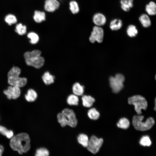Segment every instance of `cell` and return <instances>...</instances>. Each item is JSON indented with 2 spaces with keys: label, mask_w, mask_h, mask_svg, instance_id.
Masks as SVG:
<instances>
[{
  "label": "cell",
  "mask_w": 156,
  "mask_h": 156,
  "mask_svg": "<svg viewBox=\"0 0 156 156\" xmlns=\"http://www.w3.org/2000/svg\"><path fill=\"white\" fill-rule=\"evenodd\" d=\"M11 148L20 154L26 153L30 148V139L26 133H21L13 136L10 142Z\"/></svg>",
  "instance_id": "6da1fadb"
},
{
  "label": "cell",
  "mask_w": 156,
  "mask_h": 156,
  "mask_svg": "<svg viewBox=\"0 0 156 156\" xmlns=\"http://www.w3.org/2000/svg\"><path fill=\"white\" fill-rule=\"evenodd\" d=\"M41 53V51L38 50L25 52L24 57L26 64L36 68H41L44 63V59L40 56Z\"/></svg>",
  "instance_id": "7a4b0ae2"
},
{
  "label": "cell",
  "mask_w": 156,
  "mask_h": 156,
  "mask_svg": "<svg viewBox=\"0 0 156 156\" xmlns=\"http://www.w3.org/2000/svg\"><path fill=\"white\" fill-rule=\"evenodd\" d=\"M20 73L21 70L18 67L14 66L11 68L8 75V83L11 86L19 88L24 86L27 83V79L25 78L19 77Z\"/></svg>",
  "instance_id": "3957f363"
},
{
  "label": "cell",
  "mask_w": 156,
  "mask_h": 156,
  "mask_svg": "<svg viewBox=\"0 0 156 156\" xmlns=\"http://www.w3.org/2000/svg\"><path fill=\"white\" fill-rule=\"evenodd\" d=\"M144 117L143 116H135L132 120V124L137 130L143 131L150 129L155 124V120L152 117L148 118L146 121L143 122Z\"/></svg>",
  "instance_id": "277c9868"
},
{
  "label": "cell",
  "mask_w": 156,
  "mask_h": 156,
  "mask_svg": "<svg viewBox=\"0 0 156 156\" xmlns=\"http://www.w3.org/2000/svg\"><path fill=\"white\" fill-rule=\"evenodd\" d=\"M128 103L134 105L135 110L138 115L142 114V109L146 110L148 106L145 98L140 95H135L129 98Z\"/></svg>",
  "instance_id": "5b68a950"
},
{
  "label": "cell",
  "mask_w": 156,
  "mask_h": 156,
  "mask_svg": "<svg viewBox=\"0 0 156 156\" xmlns=\"http://www.w3.org/2000/svg\"><path fill=\"white\" fill-rule=\"evenodd\" d=\"M125 80V77L120 74H117L114 77L109 78L110 86L114 93H118L123 88Z\"/></svg>",
  "instance_id": "8992f818"
},
{
  "label": "cell",
  "mask_w": 156,
  "mask_h": 156,
  "mask_svg": "<svg viewBox=\"0 0 156 156\" xmlns=\"http://www.w3.org/2000/svg\"><path fill=\"white\" fill-rule=\"evenodd\" d=\"M104 34L103 30L101 27L94 25L89 37V40L93 43L95 42L101 43L103 40Z\"/></svg>",
  "instance_id": "52a82bcc"
},
{
  "label": "cell",
  "mask_w": 156,
  "mask_h": 156,
  "mask_svg": "<svg viewBox=\"0 0 156 156\" xmlns=\"http://www.w3.org/2000/svg\"><path fill=\"white\" fill-rule=\"evenodd\" d=\"M103 143L102 138H99L95 135H92L89 139L87 149L91 153L96 154L99 151Z\"/></svg>",
  "instance_id": "ba28073f"
},
{
  "label": "cell",
  "mask_w": 156,
  "mask_h": 156,
  "mask_svg": "<svg viewBox=\"0 0 156 156\" xmlns=\"http://www.w3.org/2000/svg\"><path fill=\"white\" fill-rule=\"evenodd\" d=\"M65 116L67 125L72 127H75L77 125L78 121L74 111L68 108L63 109L62 112Z\"/></svg>",
  "instance_id": "9c48e42d"
},
{
  "label": "cell",
  "mask_w": 156,
  "mask_h": 156,
  "mask_svg": "<svg viewBox=\"0 0 156 156\" xmlns=\"http://www.w3.org/2000/svg\"><path fill=\"white\" fill-rule=\"evenodd\" d=\"M3 93L8 99H16L19 96L21 90L19 87L11 85L9 86L7 90L3 91Z\"/></svg>",
  "instance_id": "30bf717a"
},
{
  "label": "cell",
  "mask_w": 156,
  "mask_h": 156,
  "mask_svg": "<svg viewBox=\"0 0 156 156\" xmlns=\"http://www.w3.org/2000/svg\"><path fill=\"white\" fill-rule=\"evenodd\" d=\"M60 3L57 0H45L44 9L47 12H52L58 9Z\"/></svg>",
  "instance_id": "8fae6325"
},
{
  "label": "cell",
  "mask_w": 156,
  "mask_h": 156,
  "mask_svg": "<svg viewBox=\"0 0 156 156\" xmlns=\"http://www.w3.org/2000/svg\"><path fill=\"white\" fill-rule=\"evenodd\" d=\"M92 21L95 25L101 27L105 24L106 19L103 14L100 12H97L93 15Z\"/></svg>",
  "instance_id": "7c38bea8"
},
{
  "label": "cell",
  "mask_w": 156,
  "mask_h": 156,
  "mask_svg": "<svg viewBox=\"0 0 156 156\" xmlns=\"http://www.w3.org/2000/svg\"><path fill=\"white\" fill-rule=\"evenodd\" d=\"M33 19L36 23H40L46 20V14L44 12L36 10L34 12Z\"/></svg>",
  "instance_id": "4fadbf2b"
},
{
  "label": "cell",
  "mask_w": 156,
  "mask_h": 156,
  "mask_svg": "<svg viewBox=\"0 0 156 156\" xmlns=\"http://www.w3.org/2000/svg\"><path fill=\"white\" fill-rule=\"evenodd\" d=\"M81 97L83 105L85 107H91L95 101V99L90 95H83Z\"/></svg>",
  "instance_id": "5bb4252c"
},
{
  "label": "cell",
  "mask_w": 156,
  "mask_h": 156,
  "mask_svg": "<svg viewBox=\"0 0 156 156\" xmlns=\"http://www.w3.org/2000/svg\"><path fill=\"white\" fill-rule=\"evenodd\" d=\"M72 89L73 94L78 96H81L83 95L84 87L79 83H75L73 86Z\"/></svg>",
  "instance_id": "9a60e30c"
},
{
  "label": "cell",
  "mask_w": 156,
  "mask_h": 156,
  "mask_svg": "<svg viewBox=\"0 0 156 156\" xmlns=\"http://www.w3.org/2000/svg\"><path fill=\"white\" fill-rule=\"evenodd\" d=\"M78 143L84 147L87 148L89 138L86 134L81 133L79 134L77 137Z\"/></svg>",
  "instance_id": "2e32d148"
},
{
  "label": "cell",
  "mask_w": 156,
  "mask_h": 156,
  "mask_svg": "<svg viewBox=\"0 0 156 156\" xmlns=\"http://www.w3.org/2000/svg\"><path fill=\"white\" fill-rule=\"evenodd\" d=\"M139 20L143 27L147 28L151 25V22L148 16L146 14H143L139 17Z\"/></svg>",
  "instance_id": "e0dca14e"
},
{
  "label": "cell",
  "mask_w": 156,
  "mask_h": 156,
  "mask_svg": "<svg viewBox=\"0 0 156 156\" xmlns=\"http://www.w3.org/2000/svg\"><path fill=\"white\" fill-rule=\"evenodd\" d=\"M120 3L122 9L128 12L133 6V0H120Z\"/></svg>",
  "instance_id": "ac0fdd59"
},
{
  "label": "cell",
  "mask_w": 156,
  "mask_h": 156,
  "mask_svg": "<svg viewBox=\"0 0 156 156\" xmlns=\"http://www.w3.org/2000/svg\"><path fill=\"white\" fill-rule=\"evenodd\" d=\"M42 78L44 83L47 85L53 83L54 81V76L48 71L44 73L42 76Z\"/></svg>",
  "instance_id": "d6986e66"
},
{
  "label": "cell",
  "mask_w": 156,
  "mask_h": 156,
  "mask_svg": "<svg viewBox=\"0 0 156 156\" xmlns=\"http://www.w3.org/2000/svg\"><path fill=\"white\" fill-rule=\"evenodd\" d=\"M37 97V93L34 90L31 89L28 90L27 94L25 96L26 100L29 102L35 101Z\"/></svg>",
  "instance_id": "ffe728a7"
},
{
  "label": "cell",
  "mask_w": 156,
  "mask_h": 156,
  "mask_svg": "<svg viewBox=\"0 0 156 156\" xmlns=\"http://www.w3.org/2000/svg\"><path fill=\"white\" fill-rule=\"evenodd\" d=\"M145 10L148 15H155L156 13V5L155 3L152 1H150L146 5Z\"/></svg>",
  "instance_id": "44dd1931"
},
{
  "label": "cell",
  "mask_w": 156,
  "mask_h": 156,
  "mask_svg": "<svg viewBox=\"0 0 156 156\" xmlns=\"http://www.w3.org/2000/svg\"><path fill=\"white\" fill-rule=\"evenodd\" d=\"M122 25V21L118 19H115L112 20L110 23V29L113 31H116L120 29Z\"/></svg>",
  "instance_id": "7402d4cb"
},
{
  "label": "cell",
  "mask_w": 156,
  "mask_h": 156,
  "mask_svg": "<svg viewBox=\"0 0 156 156\" xmlns=\"http://www.w3.org/2000/svg\"><path fill=\"white\" fill-rule=\"evenodd\" d=\"M79 101L78 96L74 94L69 95L66 99L67 103L70 105H77Z\"/></svg>",
  "instance_id": "603a6c76"
},
{
  "label": "cell",
  "mask_w": 156,
  "mask_h": 156,
  "mask_svg": "<svg viewBox=\"0 0 156 156\" xmlns=\"http://www.w3.org/2000/svg\"><path fill=\"white\" fill-rule=\"evenodd\" d=\"M87 115L90 119L93 120L98 119L100 116L99 112L94 108L90 109L88 112Z\"/></svg>",
  "instance_id": "cb8c5ba5"
},
{
  "label": "cell",
  "mask_w": 156,
  "mask_h": 156,
  "mask_svg": "<svg viewBox=\"0 0 156 156\" xmlns=\"http://www.w3.org/2000/svg\"><path fill=\"white\" fill-rule=\"evenodd\" d=\"M69 8L71 13L74 14H77L79 11V8L77 2L74 0L69 2Z\"/></svg>",
  "instance_id": "d4e9b609"
},
{
  "label": "cell",
  "mask_w": 156,
  "mask_h": 156,
  "mask_svg": "<svg viewBox=\"0 0 156 156\" xmlns=\"http://www.w3.org/2000/svg\"><path fill=\"white\" fill-rule=\"evenodd\" d=\"M127 33L130 37H133L137 35L138 31L135 26L130 25L128 26L127 29Z\"/></svg>",
  "instance_id": "484cf974"
},
{
  "label": "cell",
  "mask_w": 156,
  "mask_h": 156,
  "mask_svg": "<svg viewBox=\"0 0 156 156\" xmlns=\"http://www.w3.org/2000/svg\"><path fill=\"white\" fill-rule=\"evenodd\" d=\"M117 125V127L119 128L126 129L129 127L130 125V122L128 119L125 118H123L120 119Z\"/></svg>",
  "instance_id": "4316f807"
},
{
  "label": "cell",
  "mask_w": 156,
  "mask_h": 156,
  "mask_svg": "<svg viewBox=\"0 0 156 156\" xmlns=\"http://www.w3.org/2000/svg\"><path fill=\"white\" fill-rule=\"evenodd\" d=\"M27 36L30 39L29 42L31 44H35L39 41V36L37 33L34 32H29Z\"/></svg>",
  "instance_id": "83f0119b"
},
{
  "label": "cell",
  "mask_w": 156,
  "mask_h": 156,
  "mask_svg": "<svg viewBox=\"0 0 156 156\" xmlns=\"http://www.w3.org/2000/svg\"><path fill=\"white\" fill-rule=\"evenodd\" d=\"M0 133L5 136L9 139L11 138L14 135L13 132L10 130H8L5 127L0 125Z\"/></svg>",
  "instance_id": "f1b7e54d"
},
{
  "label": "cell",
  "mask_w": 156,
  "mask_h": 156,
  "mask_svg": "<svg viewBox=\"0 0 156 156\" xmlns=\"http://www.w3.org/2000/svg\"><path fill=\"white\" fill-rule=\"evenodd\" d=\"M58 122L62 127L67 125V123L65 115L62 112L59 113L57 115Z\"/></svg>",
  "instance_id": "f546056e"
},
{
  "label": "cell",
  "mask_w": 156,
  "mask_h": 156,
  "mask_svg": "<svg viewBox=\"0 0 156 156\" xmlns=\"http://www.w3.org/2000/svg\"><path fill=\"white\" fill-rule=\"evenodd\" d=\"M49 150L45 148L41 147L37 149L35 155L36 156H48L49 155Z\"/></svg>",
  "instance_id": "4dcf8cb0"
},
{
  "label": "cell",
  "mask_w": 156,
  "mask_h": 156,
  "mask_svg": "<svg viewBox=\"0 0 156 156\" xmlns=\"http://www.w3.org/2000/svg\"><path fill=\"white\" fill-rule=\"evenodd\" d=\"M15 31L18 34L23 35L26 32V27L21 23H19L16 26Z\"/></svg>",
  "instance_id": "1f68e13d"
},
{
  "label": "cell",
  "mask_w": 156,
  "mask_h": 156,
  "mask_svg": "<svg viewBox=\"0 0 156 156\" xmlns=\"http://www.w3.org/2000/svg\"><path fill=\"white\" fill-rule=\"evenodd\" d=\"M139 143L141 145L145 146H149L152 144L150 138L146 135L143 136L140 139Z\"/></svg>",
  "instance_id": "d6a6232c"
},
{
  "label": "cell",
  "mask_w": 156,
  "mask_h": 156,
  "mask_svg": "<svg viewBox=\"0 0 156 156\" xmlns=\"http://www.w3.org/2000/svg\"><path fill=\"white\" fill-rule=\"evenodd\" d=\"M5 21L9 25L16 23L17 20L15 16L11 14H9L7 15L5 18Z\"/></svg>",
  "instance_id": "836d02e7"
},
{
  "label": "cell",
  "mask_w": 156,
  "mask_h": 156,
  "mask_svg": "<svg viewBox=\"0 0 156 156\" xmlns=\"http://www.w3.org/2000/svg\"><path fill=\"white\" fill-rule=\"evenodd\" d=\"M3 151V147L2 145H0V156L2 155Z\"/></svg>",
  "instance_id": "e575fe53"
},
{
  "label": "cell",
  "mask_w": 156,
  "mask_h": 156,
  "mask_svg": "<svg viewBox=\"0 0 156 156\" xmlns=\"http://www.w3.org/2000/svg\"></svg>",
  "instance_id": "d590c367"
}]
</instances>
